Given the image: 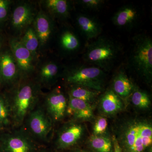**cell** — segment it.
I'll use <instances>...</instances> for the list:
<instances>
[{"mask_svg": "<svg viewBox=\"0 0 152 152\" xmlns=\"http://www.w3.org/2000/svg\"><path fill=\"white\" fill-rule=\"evenodd\" d=\"M34 18V13L31 7L28 4H22L17 7L13 11L12 25L16 29L21 30L31 24Z\"/></svg>", "mask_w": 152, "mask_h": 152, "instance_id": "5bb4252c", "label": "cell"}, {"mask_svg": "<svg viewBox=\"0 0 152 152\" xmlns=\"http://www.w3.org/2000/svg\"><path fill=\"white\" fill-rule=\"evenodd\" d=\"M1 152H37L34 142L21 132L3 134L0 137Z\"/></svg>", "mask_w": 152, "mask_h": 152, "instance_id": "8992f818", "label": "cell"}, {"mask_svg": "<svg viewBox=\"0 0 152 152\" xmlns=\"http://www.w3.org/2000/svg\"><path fill=\"white\" fill-rule=\"evenodd\" d=\"M136 73L147 83L152 78V41L149 36L139 34L133 39L130 58Z\"/></svg>", "mask_w": 152, "mask_h": 152, "instance_id": "3957f363", "label": "cell"}, {"mask_svg": "<svg viewBox=\"0 0 152 152\" xmlns=\"http://www.w3.org/2000/svg\"><path fill=\"white\" fill-rule=\"evenodd\" d=\"M100 106L104 113L113 115L122 110L123 104L121 98L113 90H109L101 98Z\"/></svg>", "mask_w": 152, "mask_h": 152, "instance_id": "e0dca14e", "label": "cell"}, {"mask_svg": "<svg viewBox=\"0 0 152 152\" xmlns=\"http://www.w3.org/2000/svg\"><path fill=\"white\" fill-rule=\"evenodd\" d=\"M37 152H49L48 151H45V150H42V151H37Z\"/></svg>", "mask_w": 152, "mask_h": 152, "instance_id": "1f68e13d", "label": "cell"}, {"mask_svg": "<svg viewBox=\"0 0 152 152\" xmlns=\"http://www.w3.org/2000/svg\"><path fill=\"white\" fill-rule=\"evenodd\" d=\"M119 52V48L113 41L106 37H99L87 47L84 59L90 65L107 72L113 66Z\"/></svg>", "mask_w": 152, "mask_h": 152, "instance_id": "7a4b0ae2", "label": "cell"}, {"mask_svg": "<svg viewBox=\"0 0 152 152\" xmlns=\"http://www.w3.org/2000/svg\"><path fill=\"white\" fill-rule=\"evenodd\" d=\"M88 144L92 152H113L111 138L104 135L91 136Z\"/></svg>", "mask_w": 152, "mask_h": 152, "instance_id": "d6986e66", "label": "cell"}, {"mask_svg": "<svg viewBox=\"0 0 152 152\" xmlns=\"http://www.w3.org/2000/svg\"><path fill=\"white\" fill-rule=\"evenodd\" d=\"M28 115V124L30 132L39 140H46L52 130L50 118L39 109L33 110Z\"/></svg>", "mask_w": 152, "mask_h": 152, "instance_id": "52a82bcc", "label": "cell"}, {"mask_svg": "<svg viewBox=\"0 0 152 152\" xmlns=\"http://www.w3.org/2000/svg\"><path fill=\"white\" fill-rule=\"evenodd\" d=\"M47 8L52 13L60 17L69 15V5L66 0H47L45 1Z\"/></svg>", "mask_w": 152, "mask_h": 152, "instance_id": "44dd1931", "label": "cell"}, {"mask_svg": "<svg viewBox=\"0 0 152 152\" xmlns=\"http://www.w3.org/2000/svg\"><path fill=\"white\" fill-rule=\"evenodd\" d=\"M0 152H1V143H0Z\"/></svg>", "mask_w": 152, "mask_h": 152, "instance_id": "d590c367", "label": "cell"}, {"mask_svg": "<svg viewBox=\"0 0 152 152\" xmlns=\"http://www.w3.org/2000/svg\"><path fill=\"white\" fill-rule=\"evenodd\" d=\"M131 101L135 107L142 110L148 108L151 104L150 96L142 90L134 89L131 94Z\"/></svg>", "mask_w": 152, "mask_h": 152, "instance_id": "cb8c5ba5", "label": "cell"}, {"mask_svg": "<svg viewBox=\"0 0 152 152\" xmlns=\"http://www.w3.org/2000/svg\"><path fill=\"white\" fill-rule=\"evenodd\" d=\"M80 31L87 39H96L102 33L101 24L96 19L85 14H80L76 18Z\"/></svg>", "mask_w": 152, "mask_h": 152, "instance_id": "4fadbf2b", "label": "cell"}, {"mask_svg": "<svg viewBox=\"0 0 152 152\" xmlns=\"http://www.w3.org/2000/svg\"><path fill=\"white\" fill-rule=\"evenodd\" d=\"M69 152H92L90 151H86L84 150L76 149L73 150V151H70Z\"/></svg>", "mask_w": 152, "mask_h": 152, "instance_id": "4dcf8cb0", "label": "cell"}, {"mask_svg": "<svg viewBox=\"0 0 152 152\" xmlns=\"http://www.w3.org/2000/svg\"><path fill=\"white\" fill-rule=\"evenodd\" d=\"M11 120L10 104L4 97L0 95V125L2 128L8 126Z\"/></svg>", "mask_w": 152, "mask_h": 152, "instance_id": "484cf974", "label": "cell"}, {"mask_svg": "<svg viewBox=\"0 0 152 152\" xmlns=\"http://www.w3.org/2000/svg\"><path fill=\"white\" fill-rule=\"evenodd\" d=\"M139 13L133 6L126 5L121 8L114 14L112 20L114 24L120 28L131 27L138 19Z\"/></svg>", "mask_w": 152, "mask_h": 152, "instance_id": "9a60e30c", "label": "cell"}, {"mask_svg": "<svg viewBox=\"0 0 152 152\" xmlns=\"http://www.w3.org/2000/svg\"><path fill=\"white\" fill-rule=\"evenodd\" d=\"M60 43L63 49L69 52L76 50L80 45L77 37L69 31L62 33L60 38Z\"/></svg>", "mask_w": 152, "mask_h": 152, "instance_id": "603a6c76", "label": "cell"}, {"mask_svg": "<svg viewBox=\"0 0 152 152\" xmlns=\"http://www.w3.org/2000/svg\"><path fill=\"white\" fill-rule=\"evenodd\" d=\"M18 74V66L11 52L0 53V79L2 83L13 81Z\"/></svg>", "mask_w": 152, "mask_h": 152, "instance_id": "7c38bea8", "label": "cell"}, {"mask_svg": "<svg viewBox=\"0 0 152 152\" xmlns=\"http://www.w3.org/2000/svg\"><path fill=\"white\" fill-rule=\"evenodd\" d=\"M20 41L24 46L29 51L33 56L36 55L39 42L33 28H29Z\"/></svg>", "mask_w": 152, "mask_h": 152, "instance_id": "7402d4cb", "label": "cell"}, {"mask_svg": "<svg viewBox=\"0 0 152 152\" xmlns=\"http://www.w3.org/2000/svg\"><path fill=\"white\" fill-rule=\"evenodd\" d=\"M85 133L81 124L72 123L66 125L61 130L56 143L58 150L69 149L78 143Z\"/></svg>", "mask_w": 152, "mask_h": 152, "instance_id": "ba28073f", "label": "cell"}, {"mask_svg": "<svg viewBox=\"0 0 152 152\" xmlns=\"http://www.w3.org/2000/svg\"><path fill=\"white\" fill-rule=\"evenodd\" d=\"M108 127L107 120L104 117H99L93 126V134L95 135H104Z\"/></svg>", "mask_w": 152, "mask_h": 152, "instance_id": "4316f807", "label": "cell"}, {"mask_svg": "<svg viewBox=\"0 0 152 152\" xmlns=\"http://www.w3.org/2000/svg\"><path fill=\"white\" fill-rule=\"evenodd\" d=\"M104 2L102 0H82L79 1L84 8L91 10H97L100 9Z\"/></svg>", "mask_w": 152, "mask_h": 152, "instance_id": "83f0119b", "label": "cell"}, {"mask_svg": "<svg viewBox=\"0 0 152 152\" xmlns=\"http://www.w3.org/2000/svg\"><path fill=\"white\" fill-rule=\"evenodd\" d=\"M66 114L76 120L89 121L94 117L93 108L91 104L70 96Z\"/></svg>", "mask_w": 152, "mask_h": 152, "instance_id": "8fae6325", "label": "cell"}, {"mask_svg": "<svg viewBox=\"0 0 152 152\" xmlns=\"http://www.w3.org/2000/svg\"><path fill=\"white\" fill-rule=\"evenodd\" d=\"M113 91L120 98H126L134 90L132 82L124 72L120 71L115 76L113 82Z\"/></svg>", "mask_w": 152, "mask_h": 152, "instance_id": "ac0fdd59", "label": "cell"}, {"mask_svg": "<svg viewBox=\"0 0 152 152\" xmlns=\"http://www.w3.org/2000/svg\"><path fill=\"white\" fill-rule=\"evenodd\" d=\"M34 31L40 45L47 43L51 35L53 28L51 22L42 12H40L34 20Z\"/></svg>", "mask_w": 152, "mask_h": 152, "instance_id": "2e32d148", "label": "cell"}, {"mask_svg": "<svg viewBox=\"0 0 152 152\" xmlns=\"http://www.w3.org/2000/svg\"><path fill=\"white\" fill-rule=\"evenodd\" d=\"M59 70L58 66L53 63H50L41 68L39 76L41 81L44 83H49L55 79Z\"/></svg>", "mask_w": 152, "mask_h": 152, "instance_id": "d4e9b609", "label": "cell"}, {"mask_svg": "<svg viewBox=\"0 0 152 152\" xmlns=\"http://www.w3.org/2000/svg\"><path fill=\"white\" fill-rule=\"evenodd\" d=\"M10 46L18 67L25 73L32 70V55L24 46L20 41L12 39L10 42Z\"/></svg>", "mask_w": 152, "mask_h": 152, "instance_id": "30bf717a", "label": "cell"}, {"mask_svg": "<svg viewBox=\"0 0 152 152\" xmlns=\"http://www.w3.org/2000/svg\"><path fill=\"white\" fill-rule=\"evenodd\" d=\"M37 101V92L32 85L25 84L19 88L9 104L11 119L15 125H22L26 117L32 111Z\"/></svg>", "mask_w": 152, "mask_h": 152, "instance_id": "277c9868", "label": "cell"}, {"mask_svg": "<svg viewBox=\"0 0 152 152\" xmlns=\"http://www.w3.org/2000/svg\"><path fill=\"white\" fill-rule=\"evenodd\" d=\"M11 3L9 0H0V23L7 19Z\"/></svg>", "mask_w": 152, "mask_h": 152, "instance_id": "f1b7e54d", "label": "cell"}, {"mask_svg": "<svg viewBox=\"0 0 152 152\" xmlns=\"http://www.w3.org/2000/svg\"><path fill=\"white\" fill-rule=\"evenodd\" d=\"M1 38H0V48H1Z\"/></svg>", "mask_w": 152, "mask_h": 152, "instance_id": "836d02e7", "label": "cell"}, {"mask_svg": "<svg viewBox=\"0 0 152 152\" xmlns=\"http://www.w3.org/2000/svg\"><path fill=\"white\" fill-rule=\"evenodd\" d=\"M46 103L51 119L58 121L64 116L68 103L65 96L59 89H56L49 94Z\"/></svg>", "mask_w": 152, "mask_h": 152, "instance_id": "9c48e42d", "label": "cell"}, {"mask_svg": "<svg viewBox=\"0 0 152 152\" xmlns=\"http://www.w3.org/2000/svg\"><path fill=\"white\" fill-rule=\"evenodd\" d=\"M105 77L104 71L100 68L91 65L81 66L69 72L66 80L75 86L100 92L103 90Z\"/></svg>", "mask_w": 152, "mask_h": 152, "instance_id": "5b68a950", "label": "cell"}, {"mask_svg": "<svg viewBox=\"0 0 152 152\" xmlns=\"http://www.w3.org/2000/svg\"><path fill=\"white\" fill-rule=\"evenodd\" d=\"M2 81L1 80V79H0V87H1V84Z\"/></svg>", "mask_w": 152, "mask_h": 152, "instance_id": "d6a6232c", "label": "cell"}, {"mask_svg": "<svg viewBox=\"0 0 152 152\" xmlns=\"http://www.w3.org/2000/svg\"><path fill=\"white\" fill-rule=\"evenodd\" d=\"M111 139L113 142V152H123L121 148L120 147L119 144L115 136L113 135Z\"/></svg>", "mask_w": 152, "mask_h": 152, "instance_id": "f546056e", "label": "cell"}, {"mask_svg": "<svg viewBox=\"0 0 152 152\" xmlns=\"http://www.w3.org/2000/svg\"><path fill=\"white\" fill-rule=\"evenodd\" d=\"M115 136L123 152H152V125L147 119L125 120Z\"/></svg>", "mask_w": 152, "mask_h": 152, "instance_id": "6da1fadb", "label": "cell"}, {"mask_svg": "<svg viewBox=\"0 0 152 152\" xmlns=\"http://www.w3.org/2000/svg\"><path fill=\"white\" fill-rule=\"evenodd\" d=\"M2 127H1V125H0V131L1 130V129H2Z\"/></svg>", "mask_w": 152, "mask_h": 152, "instance_id": "e575fe53", "label": "cell"}, {"mask_svg": "<svg viewBox=\"0 0 152 152\" xmlns=\"http://www.w3.org/2000/svg\"><path fill=\"white\" fill-rule=\"evenodd\" d=\"M100 93L86 87L75 86L70 91L69 96L90 104L95 100Z\"/></svg>", "mask_w": 152, "mask_h": 152, "instance_id": "ffe728a7", "label": "cell"}]
</instances>
